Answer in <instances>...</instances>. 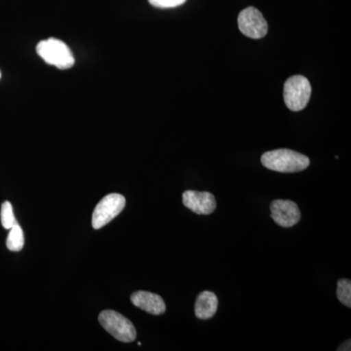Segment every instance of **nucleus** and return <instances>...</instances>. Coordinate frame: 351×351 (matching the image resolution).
Listing matches in <instances>:
<instances>
[{
  "instance_id": "4",
  "label": "nucleus",
  "mask_w": 351,
  "mask_h": 351,
  "mask_svg": "<svg viewBox=\"0 0 351 351\" xmlns=\"http://www.w3.org/2000/svg\"><path fill=\"white\" fill-rule=\"evenodd\" d=\"M311 95V85L304 76H292L284 84V101L293 112L304 110L308 104Z\"/></svg>"
},
{
  "instance_id": "13",
  "label": "nucleus",
  "mask_w": 351,
  "mask_h": 351,
  "mask_svg": "<svg viewBox=\"0 0 351 351\" xmlns=\"http://www.w3.org/2000/svg\"><path fill=\"white\" fill-rule=\"evenodd\" d=\"M1 223L5 230H10L12 226L17 223L15 216H14L13 207L9 201L2 203L1 205Z\"/></svg>"
},
{
  "instance_id": "7",
  "label": "nucleus",
  "mask_w": 351,
  "mask_h": 351,
  "mask_svg": "<svg viewBox=\"0 0 351 351\" xmlns=\"http://www.w3.org/2000/svg\"><path fill=\"white\" fill-rule=\"evenodd\" d=\"M271 218L277 225L283 228H292L301 221V211L297 203L291 200L277 199L270 204Z\"/></svg>"
},
{
  "instance_id": "14",
  "label": "nucleus",
  "mask_w": 351,
  "mask_h": 351,
  "mask_svg": "<svg viewBox=\"0 0 351 351\" xmlns=\"http://www.w3.org/2000/svg\"><path fill=\"white\" fill-rule=\"evenodd\" d=\"M186 0H149L152 6L157 8H175V7L181 6Z\"/></svg>"
},
{
  "instance_id": "16",
  "label": "nucleus",
  "mask_w": 351,
  "mask_h": 351,
  "mask_svg": "<svg viewBox=\"0 0 351 351\" xmlns=\"http://www.w3.org/2000/svg\"><path fill=\"white\" fill-rule=\"evenodd\" d=\"M0 78H1V73H0Z\"/></svg>"
},
{
  "instance_id": "12",
  "label": "nucleus",
  "mask_w": 351,
  "mask_h": 351,
  "mask_svg": "<svg viewBox=\"0 0 351 351\" xmlns=\"http://www.w3.org/2000/svg\"><path fill=\"white\" fill-rule=\"evenodd\" d=\"M337 297L343 306H351V282L350 279H339L337 287Z\"/></svg>"
},
{
  "instance_id": "10",
  "label": "nucleus",
  "mask_w": 351,
  "mask_h": 351,
  "mask_svg": "<svg viewBox=\"0 0 351 351\" xmlns=\"http://www.w3.org/2000/svg\"><path fill=\"white\" fill-rule=\"evenodd\" d=\"M218 304V298L213 292L203 291L196 299L195 306L196 317L202 320L210 319L216 314Z\"/></svg>"
},
{
  "instance_id": "3",
  "label": "nucleus",
  "mask_w": 351,
  "mask_h": 351,
  "mask_svg": "<svg viewBox=\"0 0 351 351\" xmlns=\"http://www.w3.org/2000/svg\"><path fill=\"white\" fill-rule=\"evenodd\" d=\"M99 322L108 334L122 343H132L137 338L133 323L117 311L112 309L101 311L99 315Z\"/></svg>"
},
{
  "instance_id": "8",
  "label": "nucleus",
  "mask_w": 351,
  "mask_h": 351,
  "mask_svg": "<svg viewBox=\"0 0 351 351\" xmlns=\"http://www.w3.org/2000/svg\"><path fill=\"white\" fill-rule=\"evenodd\" d=\"M184 206L198 215H210L216 210L215 196L207 191H186L182 193Z\"/></svg>"
},
{
  "instance_id": "6",
  "label": "nucleus",
  "mask_w": 351,
  "mask_h": 351,
  "mask_svg": "<svg viewBox=\"0 0 351 351\" xmlns=\"http://www.w3.org/2000/svg\"><path fill=\"white\" fill-rule=\"evenodd\" d=\"M237 22L240 32L248 38L260 39L267 36L269 25L263 14L255 7H248L242 10Z\"/></svg>"
},
{
  "instance_id": "1",
  "label": "nucleus",
  "mask_w": 351,
  "mask_h": 351,
  "mask_svg": "<svg viewBox=\"0 0 351 351\" xmlns=\"http://www.w3.org/2000/svg\"><path fill=\"white\" fill-rule=\"evenodd\" d=\"M261 161L267 169L280 173L301 172L311 164L308 157L286 149L265 152Z\"/></svg>"
},
{
  "instance_id": "15",
  "label": "nucleus",
  "mask_w": 351,
  "mask_h": 351,
  "mask_svg": "<svg viewBox=\"0 0 351 351\" xmlns=\"http://www.w3.org/2000/svg\"><path fill=\"white\" fill-rule=\"evenodd\" d=\"M338 350H350V341L348 339V341H346L343 345H341L338 348Z\"/></svg>"
},
{
  "instance_id": "11",
  "label": "nucleus",
  "mask_w": 351,
  "mask_h": 351,
  "mask_svg": "<svg viewBox=\"0 0 351 351\" xmlns=\"http://www.w3.org/2000/svg\"><path fill=\"white\" fill-rule=\"evenodd\" d=\"M8 237H7V248L12 252H19L22 250L25 244L24 232L22 228L18 223L10 228Z\"/></svg>"
},
{
  "instance_id": "9",
  "label": "nucleus",
  "mask_w": 351,
  "mask_h": 351,
  "mask_svg": "<svg viewBox=\"0 0 351 351\" xmlns=\"http://www.w3.org/2000/svg\"><path fill=\"white\" fill-rule=\"evenodd\" d=\"M131 302L134 306L152 315H161L166 311V304L162 298L145 291H137L131 295Z\"/></svg>"
},
{
  "instance_id": "2",
  "label": "nucleus",
  "mask_w": 351,
  "mask_h": 351,
  "mask_svg": "<svg viewBox=\"0 0 351 351\" xmlns=\"http://www.w3.org/2000/svg\"><path fill=\"white\" fill-rule=\"evenodd\" d=\"M36 52L43 61L60 69H71L75 64V57L66 43L57 38L41 40Z\"/></svg>"
},
{
  "instance_id": "5",
  "label": "nucleus",
  "mask_w": 351,
  "mask_h": 351,
  "mask_svg": "<svg viewBox=\"0 0 351 351\" xmlns=\"http://www.w3.org/2000/svg\"><path fill=\"white\" fill-rule=\"evenodd\" d=\"M126 205V199L119 193H112L105 196L98 203L92 216V226L95 230H100L115 217L121 213Z\"/></svg>"
}]
</instances>
